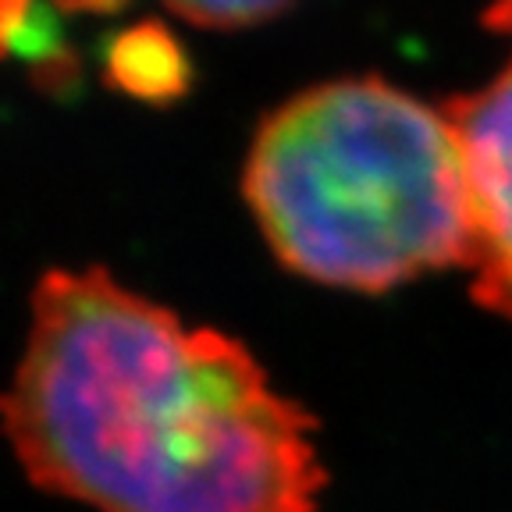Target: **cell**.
<instances>
[{
  "label": "cell",
  "instance_id": "obj_1",
  "mask_svg": "<svg viewBox=\"0 0 512 512\" xmlns=\"http://www.w3.org/2000/svg\"><path fill=\"white\" fill-rule=\"evenodd\" d=\"M0 431L32 488L96 512H317V424L239 338L107 267H50Z\"/></svg>",
  "mask_w": 512,
  "mask_h": 512
},
{
  "label": "cell",
  "instance_id": "obj_5",
  "mask_svg": "<svg viewBox=\"0 0 512 512\" xmlns=\"http://www.w3.org/2000/svg\"><path fill=\"white\" fill-rule=\"evenodd\" d=\"M18 57L29 64L36 89L50 96L75 93L82 79L79 50L61 25V11L25 0H0V61Z\"/></svg>",
  "mask_w": 512,
  "mask_h": 512
},
{
  "label": "cell",
  "instance_id": "obj_7",
  "mask_svg": "<svg viewBox=\"0 0 512 512\" xmlns=\"http://www.w3.org/2000/svg\"><path fill=\"white\" fill-rule=\"evenodd\" d=\"M484 25L495 32H512V4H502V8L488 11V15H484Z\"/></svg>",
  "mask_w": 512,
  "mask_h": 512
},
{
  "label": "cell",
  "instance_id": "obj_2",
  "mask_svg": "<svg viewBox=\"0 0 512 512\" xmlns=\"http://www.w3.org/2000/svg\"><path fill=\"white\" fill-rule=\"evenodd\" d=\"M242 200L285 271L377 296L470 260L456 128L381 75L299 89L249 143Z\"/></svg>",
  "mask_w": 512,
  "mask_h": 512
},
{
  "label": "cell",
  "instance_id": "obj_6",
  "mask_svg": "<svg viewBox=\"0 0 512 512\" xmlns=\"http://www.w3.org/2000/svg\"><path fill=\"white\" fill-rule=\"evenodd\" d=\"M288 11V4H267V0H168V15L178 22L192 25V29H207V32H239L253 29V25L274 22Z\"/></svg>",
  "mask_w": 512,
  "mask_h": 512
},
{
  "label": "cell",
  "instance_id": "obj_3",
  "mask_svg": "<svg viewBox=\"0 0 512 512\" xmlns=\"http://www.w3.org/2000/svg\"><path fill=\"white\" fill-rule=\"evenodd\" d=\"M456 128L470 207V292L512 320V61L484 86L441 104Z\"/></svg>",
  "mask_w": 512,
  "mask_h": 512
},
{
  "label": "cell",
  "instance_id": "obj_4",
  "mask_svg": "<svg viewBox=\"0 0 512 512\" xmlns=\"http://www.w3.org/2000/svg\"><path fill=\"white\" fill-rule=\"evenodd\" d=\"M100 72L104 86L153 107L178 104L196 79L189 50L160 18H143L111 32L100 57Z\"/></svg>",
  "mask_w": 512,
  "mask_h": 512
}]
</instances>
